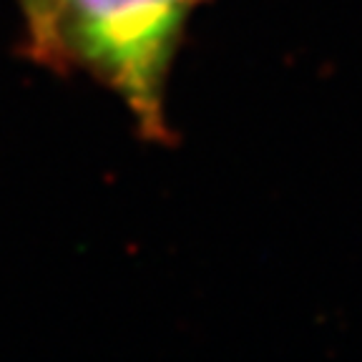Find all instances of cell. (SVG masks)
Instances as JSON below:
<instances>
[{
	"mask_svg": "<svg viewBox=\"0 0 362 362\" xmlns=\"http://www.w3.org/2000/svg\"><path fill=\"white\" fill-rule=\"evenodd\" d=\"M206 0H43L21 13L25 53L108 88L153 144L174 139L166 83L184 30Z\"/></svg>",
	"mask_w": 362,
	"mask_h": 362,
	"instance_id": "obj_1",
	"label": "cell"
},
{
	"mask_svg": "<svg viewBox=\"0 0 362 362\" xmlns=\"http://www.w3.org/2000/svg\"><path fill=\"white\" fill-rule=\"evenodd\" d=\"M18 3V8H21V13H28V11H33L35 6H40L43 0H16Z\"/></svg>",
	"mask_w": 362,
	"mask_h": 362,
	"instance_id": "obj_2",
	"label": "cell"
}]
</instances>
